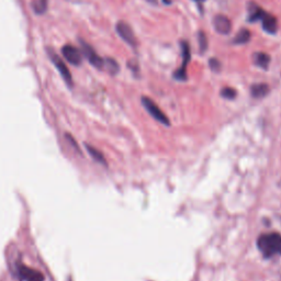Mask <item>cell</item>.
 Instances as JSON below:
<instances>
[{
  "instance_id": "obj_1",
  "label": "cell",
  "mask_w": 281,
  "mask_h": 281,
  "mask_svg": "<svg viewBox=\"0 0 281 281\" xmlns=\"http://www.w3.org/2000/svg\"><path fill=\"white\" fill-rule=\"evenodd\" d=\"M257 247L265 258L281 255V234L277 232L264 233L257 238Z\"/></svg>"
},
{
  "instance_id": "obj_2",
  "label": "cell",
  "mask_w": 281,
  "mask_h": 281,
  "mask_svg": "<svg viewBox=\"0 0 281 281\" xmlns=\"http://www.w3.org/2000/svg\"><path fill=\"white\" fill-rule=\"evenodd\" d=\"M180 46L182 52V64L174 73V78L176 80L185 81L187 80V65L189 64V62H190V59H191V51H190V45H189L187 41H181Z\"/></svg>"
},
{
  "instance_id": "obj_3",
  "label": "cell",
  "mask_w": 281,
  "mask_h": 281,
  "mask_svg": "<svg viewBox=\"0 0 281 281\" xmlns=\"http://www.w3.org/2000/svg\"><path fill=\"white\" fill-rule=\"evenodd\" d=\"M142 104L143 107L147 110V112L155 119L156 121H158L159 123L164 124L166 126H170L171 125V121L170 119L167 118V116L164 114L163 111H161L159 109L158 105L154 102L152 99H150L149 97H142Z\"/></svg>"
},
{
  "instance_id": "obj_4",
  "label": "cell",
  "mask_w": 281,
  "mask_h": 281,
  "mask_svg": "<svg viewBox=\"0 0 281 281\" xmlns=\"http://www.w3.org/2000/svg\"><path fill=\"white\" fill-rule=\"evenodd\" d=\"M47 52H48V56H50L52 63L55 65V67L59 69L61 76L63 77V79L65 80V82L67 83V86L73 87V77H72V74H70V72L68 70V67L66 66L65 63L63 62V60L60 58V56L55 53L54 50L48 48Z\"/></svg>"
},
{
  "instance_id": "obj_5",
  "label": "cell",
  "mask_w": 281,
  "mask_h": 281,
  "mask_svg": "<svg viewBox=\"0 0 281 281\" xmlns=\"http://www.w3.org/2000/svg\"><path fill=\"white\" fill-rule=\"evenodd\" d=\"M17 275L21 281H44L43 273L21 263L17 266Z\"/></svg>"
},
{
  "instance_id": "obj_6",
  "label": "cell",
  "mask_w": 281,
  "mask_h": 281,
  "mask_svg": "<svg viewBox=\"0 0 281 281\" xmlns=\"http://www.w3.org/2000/svg\"><path fill=\"white\" fill-rule=\"evenodd\" d=\"M117 32L125 43H128L132 47L137 46V40L130 24L124 22V21H120V22L117 23Z\"/></svg>"
},
{
  "instance_id": "obj_7",
  "label": "cell",
  "mask_w": 281,
  "mask_h": 281,
  "mask_svg": "<svg viewBox=\"0 0 281 281\" xmlns=\"http://www.w3.org/2000/svg\"><path fill=\"white\" fill-rule=\"evenodd\" d=\"M80 43H81L82 54L86 56V59L88 60L90 64L98 69H102L104 67V60L101 59L100 56L96 53L93 46H90L85 41L80 40Z\"/></svg>"
},
{
  "instance_id": "obj_8",
  "label": "cell",
  "mask_w": 281,
  "mask_h": 281,
  "mask_svg": "<svg viewBox=\"0 0 281 281\" xmlns=\"http://www.w3.org/2000/svg\"><path fill=\"white\" fill-rule=\"evenodd\" d=\"M62 54L64 56L65 60L70 63L72 65L78 66L81 64L82 61V53L78 50V48H76L73 45H65L63 46L62 48Z\"/></svg>"
},
{
  "instance_id": "obj_9",
  "label": "cell",
  "mask_w": 281,
  "mask_h": 281,
  "mask_svg": "<svg viewBox=\"0 0 281 281\" xmlns=\"http://www.w3.org/2000/svg\"><path fill=\"white\" fill-rule=\"evenodd\" d=\"M213 26L217 33L227 35L232 30V22L227 16L217 15L213 19Z\"/></svg>"
},
{
  "instance_id": "obj_10",
  "label": "cell",
  "mask_w": 281,
  "mask_h": 281,
  "mask_svg": "<svg viewBox=\"0 0 281 281\" xmlns=\"http://www.w3.org/2000/svg\"><path fill=\"white\" fill-rule=\"evenodd\" d=\"M263 29L269 34H276L278 31V20L268 12H265L261 19Z\"/></svg>"
},
{
  "instance_id": "obj_11",
  "label": "cell",
  "mask_w": 281,
  "mask_h": 281,
  "mask_svg": "<svg viewBox=\"0 0 281 281\" xmlns=\"http://www.w3.org/2000/svg\"><path fill=\"white\" fill-rule=\"evenodd\" d=\"M266 11L262 8V7H259L257 4L255 3H248V21L249 22H256V21H259L262 19V17L264 16V13Z\"/></svg>"
},
{
  "instance_id": "obj_12",
  "label": "cell",
  "mask_w": 281,
  "mask_h": 281,
  "mask_svg": "<svg viewBox=\"0 0 281 281\" xmlns=\"http://www.w3.org/2000/svg\"><path fill=\"white\" fill-rule=\"evenodd\" d=\"M270 55L264 52H256L252 55V61H254V64L258 67L263 68L264 70H267L270 65Z\"/></svg>"
},
{
  "instance_id": "obj_13",
  "label": "cell",
  "mask_w": 281,
  "mask_h": 281,
  "mask_svg": "<svg viewBox=\"0 0 281 281\" xmlns=\"http://www.w3.org/2000/svg\"><path fill=\"white\" fill-rule=\"evenodd\" d=\"M250 94L256 99H262L269 94V86L267 83H254L250 86Z\"/></svg>"
},
{
  "instance_id": "obj_14",
  "label": "cell",
  "mask_w": 281,
  "mask_h": 281,
  "mask_svg": "<svg viewBox=\"0 0 281 281\" xmlns=\"http://www.w3.org/2000/svg\"><path fill=\"white\" fill-rule=\"evenodd\" d=\"M250 31L247 29H242L237 32V34L235 35V38L232 41V43L240 45V44H246L247 42L250 40Z\"/></svg>"
},
{
  "instance_id": "obj_15",
  "label": "cell",
  "mask_w": 281,
  "mask_h": 281,
  "mask_svg": "<svg viewBox=\"0 0 281 281\" xmlns=\"http://www.w3.org/2000/svg\"><path fill=\"white\" fill-rule=\"evenodd\" d=\"M103 68H107V70L111 75H116L119 72V69H120L119 64L114 59H105Z\"/></svg>"
},
{
  "instance_id": "obj_16",
  "label": "cell",
  "mask_w": 281,
  "mask_h": 281,
  "mask_svg": "<svg viewBox=\"0 0 281 281\" xmlns=\"http://www.w3.org/2000/svg\"><path fill=\"white\" fill-rule=\"evenodd\" d=\"M47 7V0H35L32 5V8L35 13L41 15V13L45 12Z\"/></svg>"
},
{
  "instance_id": "obj_17",
  "label": "cell",
  "mask_w": 281,
  "mask_h": 281,
  "mask_svg": "<svg viewBox=\"0 0 281 281\" xmlns=\"http://www.w3.org/2000/svg\"><path fill=\"white\" fill-rule=\"evenodd\" d=\"M87 150L89 152V154L91 155V157H93L95 160H97L98 163H101V164H105V159L103 157L102 154L99 152V151H97L96 149H94V147H91L90 145H87Z\"/></svg>"
},
{
  "instance_id": "obj_18",
  "label": "cell",
  "mask_w": 281,
  "mask_h": 281,
  "mask_svg": "<svg viewBox=\"0 0 281 281\" xmlns=\"http://www.w3.org/2000/svg\"><path fill=\"white\" fill-rule=\"evenodd\" d=\"M198 43L200 47V52L205 53L208 50V38L203 31H199L198 33Z\"/></svg>"
},
{
  "instance_id": "obj_19",
  "label": "cell",
  "mask_w": 281,
  "mask_h": 281,
  "mask_svg": "<svg viewBox=\"0 0 281 281\" xmlns=\"http://www.w3.org/2000/svg\"><path fill=\"white\" fill-rule=\"evenodd\" d=\"M221 96L223 98H226V99H229V100H233L236 98L237 96V91L234 89V88H231V87H226L223 88L221 90Z\"/></svg>"
},
{
  "instance_id": "obj_20",
  "label": "cell",
  "mask_w": 281,
  "mask_h": 281,
  "mask_svg": "<svg viewBox=\"0 0 281 281\" xmlns=\"http://www.w3.org/2000/svg\"><path fill=\"white\" fill-rule=\"evenodd\" d=\"M209 66L215 73H219L220 70H221V63H220V61L217 60V59H210Z\"/></svg>"
},
{
  "instance_id": "obj_21",
  "label": "cell",
  "mask_w": 281,
  "mask_h": 281,
  "mask_svg": "<svg viewBox=\"0 0 281 281\" xmlns=\"http://www.w3.org/2000/svg\"><path fill=\"white\" fill-rule=\"evenodd\" d=\"M195 2H199V3H202V2H206V0H195Z\"/></svg>"
}]
</instances>
